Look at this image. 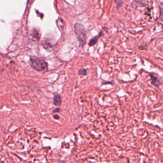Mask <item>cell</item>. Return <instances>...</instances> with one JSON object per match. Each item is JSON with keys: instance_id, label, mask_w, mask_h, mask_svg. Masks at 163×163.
<instances>
[{"instance_id": "obj_3", "label": "cell", "mask_w": 163, "mask_h": 163, "mask_svg": "<svg viewBox=\"0 0 163 163\" xmlns=\"http://www.w3.org/2000/svg\"><path fill=\"white\" fill-rule=\"evenodd\" d=\"M61 98L60 95L57 94L54 95L53 98V103L54 104L55 106H59L61 103Z\"/></svg>"}, {"instance_id": "obj_2", "label": "cell", "mask_w": 163, "mask_h": 163, "mask_svg": "<svg viewBox=\"0 0 163 163\" xmlns=\"http://www.w3.org/2000/svg\"><path fill=\"white\" fill-rule=\"evenodd\" d=\"M74 27L75 33L78 40L82 45H84L85 44L86 38V32L84 26L79 23H76Z\"/></svg>"}, {"instance_id": "obj_6", "label": "cell", "mask_w": 163, "mask_h": 163, "mask_svg": "<svg viewBox=\"0 0 163 163\" xmlns=\"http://www.w3.org/2000/svg\"><path fill=\"white\" fill-rule=\"evenodd\" d=\"M78 74L79 75H84V76L87 75V70H86V69H84V68H82V69H80V70H79V71H78Z\"/></svg>"}, {"instance_id": "obj_5", "label": "cell", "mask_w": 163, "mask_h": 163, "mask_svg": "<svg viewBox=\"0 0 163 163\" xmlns=\"http://www.w3.org/2000/svg\"><path fill=\"white\" fill-rule=\"evenodd\" d=\"M151 83L155 86H159L160 82L157 77L153 75H151Z\"/></svg>"}, {"instance_id": "obj_7", "label": "cell", "mask_w": 163, "mask_h": 163, "mask_svg": "<svg viewBox=\"0 0 163 163\" xmlns=\"http://www.w3.org/2000/svg\"><path fill=\"white\" fill-rule=\"evenodd\" d=\"M59 111H60V109L59 108L56 109L52 111V112H54V113H55V112H59Z\"/></svg>"}, {"instance_id": "obj_1", "label": "cell", "mask_w": 163, "mask_h": 163, "mask_svg": "<svg viewBox=\"0 0 163 163\" xmlns=\"http://www.w3.org/2000/svg\"><path fill=\"white\" fill-rule=\"evenodd\" d=\"M29 64L31 68L36 71H43L47 68V63L41 59L30 58Z\"/></svg>"}, {"instance_id": "obj_4", "label": "cell", "mask_w": 163, "mask_h": 163, "mask_svg": "<svg viewBox=\"0 0 163 163\" xmlns=\"http://www.w3.org/2000/svg\"><path fill=\"white\" fill-rule=\"evenodd\" d=\"M102 32H101L100 33H99V35L95 36L94 38H93L90 41V42H89V44H88L90 47H92V46L95 45L96 44L97 42L98 41V39H99V38H100V36H102V35L103 34Z\"/></svg>"}, {"instance_id": "obj_9", "label": "cell", "mask_w": 163, "mask_h": 163, "mask_svg": "<svg viewBox=\"0 0 163 163\" xmlns=\"http://www.w3.org/2000/svg\"><path fill=\"white\" fill-rule=\"evenodd\" d=\"M28 1H30V3H32L33 1L34 0H28Z\"/></svg>"}, {"instance_id": "obj_8", "label": "cell", "mask_w": 163, "mask_h": 163, "mask_svg": "<svg viewBox=\"0 0 163 163\" xmlns=\"http://www.w3.org/2000/svg\"><path fill=\"white\" fill-rule=\"evenodd\" d=\"M53 117L55 119H56V120H59V115L57 114L54 115Z\"/></svg>"}]
</instances>
